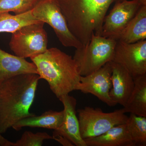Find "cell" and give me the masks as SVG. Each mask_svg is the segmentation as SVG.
<instances>
[{"mask_svg": "<svg viewBox=\"0 0 146 146\" xmlns=\"http://www.w3.org/2000/svg\"><path fill=\"white\" fill-rule=\"evenodd\" d=\"M40 79L37 74H23L0 83V133L22 119L35 115L30 109Z\"/></svg>", "mask_w": 146, "mask_h": 146, "instance_id": "cell-1", "label": "cell"}, {"mask_svg": "<svg viewBox=\"0 0 146 146\" xmlns=\"http://www.w3.org/2000/svg\"><path fill=\"white\" fill-rule=\"evenodd\" d=\"M60 8L72 33L83 46L92 35L101 36L102 27L110 7L125 0H52Z\"/></svg>", "mask_w": 146, "mask_h": 146, "instance_id": "cell-2", "label": "cell"}, {"mask_svg": "<svg viewBox=\"0 0 146 146\" xmlns=\"http://www.w3.org/2000/svg\"><path fill=\"white\" fill-rule=\"evenodd\" d=\"M30 58L36 66L37 74L47 82L58 99L75 90L80 75L71 56L57 48H52Z\"/></svg>", "mask_w": 146, "mask_h": 146, "instance_id": "cell-3", "label": "cell"}, {"mask_svg": "<svg viewBox=\"0 0 146 146\" xmlns=\"http://www.w3.org/2000/svg\"><path fill=\"white\" fill-rule=\"evenodd\" d=\"M117 40L94 34L89 44L76 49L73 58L80 75L90 74L113 60Z\"/></svg>", "mask_w": 146, "mask_h": 146, "instance_id": "cell-4", "label": "cell"}, {"mask_svg": "<svg viewBox=\"0 0 146 146\" xmlns=\"http://www.w3.org/2000/svg\"><path fill=\"white\" fill-rule=\"evenodd\" d=\"M80 131L83 139L103 134L111 128L125 123L128 116L123 108L103 112L100 108L86 106L78 110Z\"/></svg>", "mask_w": 146, "mask_h": 146, "instance_id": "cell-5", "label": "cell"}, {"mask_svg": "<svg viewBox=\"0 0 146 146\" xmlns=\"http://www.w3.org/2000/svg\"><path fill=\"white\" fill-rule=\"evenodd\" d=\"M44 24L39 22L27 25L12 33L9 46L16 56L30 58L47 50L48 39Z\"/></svg>", "mask_w": 146, "mask_h": 146, "instance_id": "cell-6", "label": "cell"}, {"mask_svg": "<svg viewBox=\"0 0 146 146\" xmlns=\"http://www.w3.org/2000/svg\"><path fill=\"white\" fill-rule=\"evenodd\" d=\"M38 21L52 28L61 44L66 47L80 48L83 45L72 33L60 8L52 0H40L32 9Z\"/></svg>", "mask_w": 146, "mask_h": 146, "instance_id": "cell-7", "label": "cell"}, {"mask_svg": "<svg viewBox=\"0 0 146 146\" xmlns=\"http://www.w3.org/2000/svg\"><path fill=\"white\" fill-rule=\"evenodd\" d=\"M143 5L138 0H125L115 3L109 14L105 17L101 36L117 40Z\"/></svg>", "mask_w": 146, "mask_h": 146, "instance_id": "cell-8", "label": "cell"}, {"mask_svg": "<svg viewBox=\"0 0 146 146\" xmlns=\"http://www.w3.org/2000/svg\"><path fill=\"white\" fill-rule=\"evenodd\" d=\"M112 61L122 65L133 78L146 74V40L131 44L117 41Z\"/></svg>", "mask_w": 146, "mask_h": 146, "instance_id": "cell-9", "label": "cell"}, {"mask_svg": "<svg viewBox=\"0 0 146 146\" xmlns=\"http://www.w3.org/2000/svg\"><path fill=\"white\" fill-rule=\"evenodd\" d=\"M111 74L112 69L110 62L90 74L80 76L75 90L84 94H92L108 106H115L117 104L112 101L109 95L112 86Z\"/></svg>", "mask_w": 146, "mask_h": 146, "instance_id": "cell-10", "label": "cell"}, {"mask_svg": "<svg viewBox=\"0 0 146 146\" xmlns=\"http://www.w3.org/2000/svg\"><path fill=\"white\" fill-rule=\"evenodd\" d=\"M59 100L64 107V117L62 124L58 129L54 130L53 136H63L70 141L74 146H87L80 135L76 111V99L68 94L61 97Z\"/></svg>", "mask_w": 146, "mask_h": 146, "instance_id": "cell-11", "label": "cell"}, {"mask_svg": "<svg viewBox=\"0 0 146 146\" xmlns=\"http://www.w3.org/2000/svg\"><path fill=\"white\" fill-rule=\"evenodd\" d=\"M112 69V88L109 95L116 104L125 105L134 86L132 76L122 65L113 61L110 62Z\"/></svg>", "mask_w": 146, "mask_h": 146, "instance_id": "cell-12", "label": "cell"}, {"mask_svg": "<svg viewBox=\"0 0 146 146\" xmlns=\"http://www.w3.org/2000/svg\"><path fill=\"white\" fill-rule=\"evenodd\" d=\"M28 74H37L34 63L0 48V83L13 76Z\"/></svg>", "mask_w": 146, "mask_h": 146, "instance_id": "cell-13", "label": "cell"}, {"mask_svg": "<svg viewBox=\"0 0 146 146\" xmlns=\"http://www.w3.org/2000/svg\"><path fill=\"white\" fill-rule=\"evenodd\" d=\"M87 146H134L125 123L113 127L96 137L84 139Z\"/></svg>", "mask_w": 146, "mask_h": 146, "instance_id": "cell-14", "label": "cell"}, {"mask_svg": "<svg viewBox=\"0 0 146 146\" xmlns=\"http://www.w3.org/2000/svg\"><path fill=\"white\" fill-rule=\"evenodd\" d=\"M63 117V110L59 112L49 110L40 116L35 115L22 119L15 123L12 128L17 131L26 127L43 128L54 130L62 124Z\"/></svg>", "mask_w": 146, "mask_h": 146, "instance_id": "cell-15", "label": "cell"}, {"mask_svg": "<svg viewBox=\"0 0 146 146\" xmlns=\"http://www.w3.org/2000/svg\"><path fill=\"white\" fill-rule=\"evenodd\" d=\"M146 39V5H143L118 37L117 41L127 44Z\"/></svg>", "mask_w": 146, "mask_h": 146, "instance_id": "cell-16", "label": "cell"}, {"mask_svg": "<svg viewBox=\"0 0 146 146\" xmlns=\"http://www.w3.org/2000/svg\"><path fill=\"white\" fill-rule=\"evenodd\" d=\"M134 86L123 109L129 112L146 117V74L133 78Z\"/></svg>", "mask_w": 146, "mask_h": 146, "instance_id": "cell-17", "label": "cell"}, {"mask_svg": "<svg viewBox=\"0 0 146 146\" xmlns=\"http://www.w3.org/2000/svg\"><path fill=\"white\" fill-rule=\"evenodd\" d=\"M42 22L35 18L32 10L19 15L9 13H0V33H12L22 27Z\"/></svg>", "mask_w": 146, "mask_h": 146, "instance_id": "cell-18", "label": "cell"}, {"mask_svg": "<svg viewBox=\"0 0 146 146\" xmlns=\"http://www.w3.org/2000/svg\"><path fill=\"white\" fill-rule=\"evenodd\" d=\"M127 129L135 146L146 145V117L130 113L125 123Z\"/></svg>", "mask_w": 146, "mask_h": 146, "instance_id": "cell-19", "label": "cell"}, {"mask_svg": "<svg viewBox=\"0 0 146 146\" xmlns=\"http://www.w3.org/2000/svg\"><path fill=\"white\" fill-rule=\"evenodd\" d=\"M40 0H0V13L19 15L32 10Z\"/></svg>", "mask_w": 146, "mask_h": 146, "instance_id": "cell-20", "label": "cell"}, {"mask_svg": "<svg viewBox=\"0 0 146 146\" xmlns=\"http://www.w3.org/2000/svg\"><path fill=\"white\" fill-rule=\"evenodd\" d=\"M48 139H53L52 136L46 132L25 131L20 139L13 143V146H41L45 140Z\"/></svg>", "mask_w": 146, "mask_h": 146, "instance_id": "cell-21", "label": "cell"}, {"mask_svg": "<svg viewBox=\"0 0 146 146\" xmlns=\"http://www.w3.org/2000/svg\"><path fill=\"white\" fill-rule=\"evenodd\" d=\"M53 139H54L59 143L61 144L62 145L64 146H73L74 145L69 141L67 138L63 137V136H60V135H56L53 136Z\"/></svg>", "mask_w": 146, "mask_h": 146, "instance_id": "cell-22", "label": "cell"}, {"mask_svg": "<svg viewBox=\"0 0 146 146\" xmlns=\"http://www.w3.org/2000/svg\"><path fill=\"white\" fill-rule=\"evenodd\" d=\"M0 146H13V143L6 139L0 133Z\"/></svg>", "mask_w": 146, "mask_h": 146, "instance_id": "cell-23", "label": "cell"}, {"mask_svg": "<svg viewBox=\"0 0 146 146\" xmlns=\"http://www.w3.org/2000/svg\"><path fill=\"white\" fill-rule=\"evenodd\" d=\"M143 5H146V0H138Z\"/></svg>", "mask_w": 146, "mask_h": 146, "instance_id": "cell-24", "label": "cell"}]
</instances>
